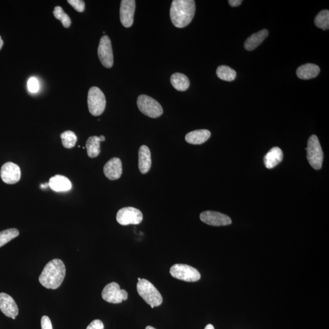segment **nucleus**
Here are the masks:
<instances>
[{"mask_svg":"<svg viewBox=\"0 0 329 329\" xmlns=\"http://www.w3.org/2000/svg\"><path fill=\"white\" fill-rule=\"evenodd\" d=\"M66 274L64 262L61 259H53L46 264L38 281L46 289L56 290L63 284Z\"/></svg>","mask_w":329,"mask_h":329,"instance_id":"obj_1","label":"nucleus"},{"mask_svg":"<svg viewBox=\"0 0 329 329\" xmlns=\"http://www.w3.org/2000/svg\"><path fill=\"white\" fill-rule=\"evenodd\" d=\"M196 10L194 0H174L170 8V19L174 27L183 28L194 19Z\"/></svg>","mask_w":329,"mask_h":329,"instance_id":"obj_2","label":"nucleus"},{"mask_svg":"<svg viewBox=\"0 0 329 329\" xmlns=\"http://www.w3.org/2000/svg\"><path fill=\"white\" fill-rule=\"evenodd\" d=\"M138 295L150 305L158 307L163 304V298L160 292L152 283L145 279H141L137 284Z\"/></svg>","mask_w":329,"mask_h":329,"instance_id":"obj_3","label":"nucleus"},{"mask_svg":"<svg viewBox=\"0 0 329 329\" xmlns=\"http://www.w3.org/2000/svg\"><path fill=\"white\" fill-rule=\"evenodd\" d=\"M305 150H307V158L310 165L317 170L320 169L323 165L324 154L317 135L310 136Z\"/></svg>","mask_w":329,"mask_h":329,"instance_id":"obj_4","label":"nucleus"},{"mask_svg":"<svg viewBox=\"0 0 329 329\" xmlns=\"http://www.w3.org/2000/svg\"><path fill=\"white\" fill-rule=\"evenodd\" d=\"M87 103L90 113L94 116H99L106 108V97L100 89L92 87L90 89L87 97Z\"/></svg>","mask_w":329,"mask_h":329,"instance_id":"obj_5","label":"nucleus"},{"mask_svg":"<svg viewBox=\"0 0 329 329\" xmlns=\"http://www.w3.org/2000/svg\"><path fill=\"white\" fill-rule=\"evenodd\" d=\"M138 109L144 115L150 118H156L163 115V107L158 101L148 95H141L137 99Z\"/></svg>","mask_w":329,"mask_h":329,"instance_id":"obj_6","label":"nucleus"},{"mask_svg":"<svg viewBox=\"0 0 329 329\" xmlns=\"http://www.w3.org/2000/svg\"><path fill=\"white\" fill-rule=\"evenodd\" d=\"M169 272L174 278L188 282L198 281L200 272L196 268L186 264H175L172 266Z\"/></svg>","mask_w":329,"mask_h":329,"instance_id":"obj_7","label":"nucleus"},{"mask_svg":"<svg viewBox=\"0 0 329 329\" xmlns=\"http://www.w3.org/2000/svg\"><path fill=\"white\" fill-rule=\"evenodd\" d=\"M102 299L105 301L112 304H120L123 300H127L128 292L120 289V285L116 282H111L105 286L101 294Z\"/></svg>","mask_w":329,"mask_h":329,"instance_id":"obj_8","label":"nucleus"},{"mask_svg":"<svg viewBox=\"0 0 329 329\" xmlns=\"http://www.w3.org/2000/svg\"><path fill=\"white\" fill-rule=\"evenodd\" d=\"M143 218L140 210L132 207L122 208L117 214V222L122 226L139 225Z\"/></svg>","mask_w":329,"mask_h":329,"instance_id":"obj_9","label":"nucleus"},{"mask_svg":"<svg viewBox=\"0 0 329 329\" xmlns=\"http://www.w3.org/2000/svg\"><path fill=\"white\" fill-rule=\"evenodd\" d=\"M98 55L100 62L104 67L110 68L114 64V55L112 48L111 40L107 35H104L100 40Z\"/></svg>","mask_w":329,"mask_h":329,"instance_id":"obj_10","label":"nucleus"},{"mask_svg":"<svg viewBox=\"0 0 329 329\" xmlns=\"http://www.w3.org/2000/svg\"><path fill=\"white\" fill-rule=\"evenodd\" d=\"M134 0H122L121 1L120 16L122 24L126 28L132 27L135 10Z\"/></svg>","mask_w":329,"mask_h":329,"instance_id":"obj_11","label":"nucleus"},{"mask_svg":"<svg viewBox=\"0 0 329 329\" xmlns=\"http://www.w3.org/2000/svg\"><path fill=\"white\" fill-rule=\"evenodd\" d=\"M0 176L4 183L16 184L20 181V177H21V170L17 164L7 163L2 166Z\"/></svg>","mask_w":329,"mask_h":329,"instance_id":"obj_12","label":"nucleus"},{"mask_svg":"<svg viewBox=\"0 0 329 329\" xmlns=\"http://www.w3.org/2000/svg\"><path fill=\"white\" fill-rule=\"evenodd\" d=\"M200 219L203 223L213 226H228L232 220L228 215L214 211H205L200 213Z\"/></svg>","mask_w":329,"mask_h":329,"instance_id":"obj_13","label":"nucleus"},{"mask_svg":"<svg viewBox=\"0 0 329 329\" xmlns=\"http://www.w3.org/2000/svg\"><path fill=\"white\" fill-rule=\"evenodd\" d=\"M0 310L6 317L15 320L19 315V308L13 298L4 293L0 294Z\"/></svg>","mask_w":329,"mask_h":329,"instance_id":"obj_14","label":"nucleus"},{"mask_svg":"<svg viewBox=\"0 0 329 329\" xmlns=\"http://www.w3.org/2000/svg\"><path fill=\"white\" fill-rule=\"evenodd\" d=\"M122 173V163L119 158L110 159L104 166L105 176L111 181L119 179Z\"/></svg>","mask_w":329,"mask_h":329,"instance_id":"obj_15","label":"nucleus"},{"mask_svg":"<svg viewBox=\"0 0 329 329\" xmlns=\"http://www.w3.org/2000/svg\"><path fill=\"white\" fill-rule=\"evenodd\" d=\"M151 151L147 146H140L138 151V168L140 173L145 174L148 173L151 167Z\"/></svg>","mask_w":329,"mask_h":329,"instance_id":"obj_16","label":"nucleus"},{"mask_svg":"<svg viewBox=\"0 0 329 329\" xmlns=\"http://www.w3.org/2000/svg\"><path fill=\"white\" fill-rule=\"evenodd\" d=\"M48 185L51 189L56 192H68L72 188L70 180L62 175H56L51 177Z\"/></svg>","mask_w":329,"mask_h":329,"instance_id":"obj_17","label":"nucleus"},{"mask_svg":"<svg viewBox=\"0 0 329 329\" xmlns=\"http://www.w3.org/2000/svg\"><path fill=\"white\" fill-rule=\"evenodd\" d=\"M211 136L209 130H199L192 131L186 135V140L187 143L192 145H201L209 139Z\"/></svg>","mask_w":329,"mask_h":329,"instance_id":"obj_18","label":"nucleus"},{"mask_svg":"<svg viewBox=\"0 0 329 329\" xmlns=\"http://www.w3.org/2000/svg\"><path fill=\"white\" fill-rule=\"evenodd\" d=\"M284 158L282 151L278 147L272 148L264 157V165L267 168L272 169L281 163Z\"/></svg>","mask_w":329,"mask_h":329,"instance_id":"obj_19","label":"nucleus"},{"mask_svg":"<svg viewBox=\"0 0 329 329\" xmlns=\"http://www.w3.org/2000/svg\"><path fill=\"white\" fill-rule=\"evenodd\" d=\"M320 72V68L315 64H306L300 66L297 69L298 78L301 79H310L317 77Z\"/></svg>","mask_w":329,"mask_h":329,"instance_id":"obj_20","label":"nucleus"},{"mask_svg":"<svg viewBox=\"0 0 329 329\" xmlns=\"http://www.w3.org/2000/svg\"><path fill=\"white\" fill-rule=\"evenodd\" d=\"M268 34L269 32L267 30L260 31V32L251 35L250 37L247 38L244 47L248 51L255 50L268 37Z\"/></svg>","mask_w":329,"mask_h":329,"instance_id":"obj_21","label":"nucleus"},{"mask_svg":"<svg viewBox=\"0 0 329 329\" xmlns=\"http://www.w3.org/2000/svg\"><path fill=\"white\" fill-rule=\"evenodd\" d=\"M106 140L104 135L99 136H92L89 137L86 142V148L87 154L91 158H97L99 156L101 153V146H100V143L101 141H103Z\"/></svg>","mask_w":329,"mask_h":329,"instance_id":"obj_22","label":"nucleus"},{"mask_svg":"<svg viewBox=\"0 0 329 329\" xmlns=\"http://www.w3.org/2000/svg\"><path fill=\"white\" fill-rule=\"evenodd\" d=\"M170 81L172 86L178 91H186L190 87L188 77L181 73H175L172 74Z\"/></svg>","mask_w":329,"mask_h":329,"instance_id":"obj_23","label":"nucleus"},{"mask_svg":"<svg viewBox=\"0 0 329 329\" xmlns=\"http://www.w3.org/2000/svg\"><path fill=\"white\" fill-rule=\"evenodd\" d=\"M218 78L225 81H232L236 78V73L233 69L226 66H218L217 70Z\"/></svg>","mask_w":329,"mask_h":329,"instance_id":"obj_24","label":"nucleus"},{"mask_svg":"<svg viewBox=\"0 0 329 329\" xmlns=\"http://www.w3.org/2000/svg\"><path fill=\"white\" fill-rule=\"evenodd\" d=\"M315 24L320 29L329 30V11L326 9L321 11L315 19Z\"/></svg>","mask_w":329,"mask_h":329,"instance_id":"obj_25","label":"nucleus"},{"mask_svg":"<svg viewBox=\"0 0 329 329\" xmlns=\"http://www.w3.org/2000/svg\"><path fill=\"white\" fill-rule=\"evenodd\" d=\"M61 138L63 145L66 148L71 149L75 146L77 142V137L71 131H66L61 134Z\"/></svg>","mask_w":329,"mask_h":329,"instance_id":"obj_26","label":"nucleus"},{"mask_svg":"<svg viewBox=\"0 0 329 329\" xmlns=\"http://www.w3.org/2000/svg\"><path fill=\"white\" fill-rule=\"evenodd\" d=\"M19 235V231L12 228L0 232V248Z\"/></svg>","mask_w":329,"mask_h":329,"instance_id":"obj_27","label":"nucleus"},{"mask_svg":"<svg viewBox=\"0 0 329 329\" xmlns=\"http://www.w3.org/2000/svg\"><path fill=\"white\" fill-rule=\"evenodd\" d=\"M53 14L56 19L60 20L64 28H68L70 27L71 24L70 18L64 11L61 7H55Z\"/></svg>","mask_w":329,"mask_h":329,"instance_id":"obj_28","label":"nucleus"},{"mask_svg":"<svg viewBox=\"0 0 329 329\" xmlns=\"http://www.w3.org/2000/svg\"><path fill=\"white\" fill-rule=\"evenodd\" d=\"M27 86L29 91L32 92V93L37 92L38 90H39L40 87L37 78H34V77H32V78L29 79V80L28 81Z\"/></svg>","mask_w":329,"mask_h":329,"instance_id":"obj_29","label":"nucleus"},{"mask_svg":"<svg viewBox=\"0 0 329 329\" xmlns=\"http://www.w3.org/2000/svg\"><path fill=\"white\" fill-rule=\"evenodd\" d=\"M67 2L78 12H84L85 2L82 0H68Z\"/></svg>","mask_w":329,"mask_h":329,"instance_id":"obj_30","label":"nucleus"},{"mask_svg":"<svg viewBox=\"0 0 329 329\" xmlns=\"http://www.w3.org/2000/svg\"><path fill=\"white\" fill-rule=\"evenodd\" d=\"M41 328L42 329H53L52 323L47 316H43L41 319Z\"/></svg>","mask_w":329,"mask_h":329,"instance_id":"obj_31","label":"nucleus"},{"mask_svg":"<svg viewBox=\"0 0 329 329\" xmlns=\"http://www.w3.org/2000/svg\"><path fill=\"white\" fill-rule=\"evenodd\" d=\"M104 326L101 320H96L90 324L87 329H104Z\"/></svg>","mask_w":329,"mask_h":329,"instance_id":"obj_32","label":"nucleus"},{"mask_svg":"<svg viewBox=\"0 0 329 329\" xmlns=\"http://www.w3.org/2000/svg\"><path fill=\"white\" fill-rule=\"evenodd\" d=\"M242 2L243 1H241V0H230V1H228L229 4L232 7H237L240 6V5L242 3Z\"/></svg>","mask_w":329,"mask_h":329,"instance_id":"obj_33","label":"nucleus"},{"mask_svg":"<svg viewBox=\"0 0 329 329\" xmlns=\"http://www.w3.org/2000/svg\"><path fill=\"white\" fill-rule=\"evenodd\" d=\"M204 329H215V328L214 327H213V325H208L206 326V327H205Z\"/></svg>","mask_w":329,"mask_h":329,"instance_id":"obj_34","label":"nucleus"},{"mask_svg":"<svg viewBox=\"0 0 329 329\" xmlns=\"http://www.w3.org/2000/svg\"><path fill=\"white\" fill-rule=\"evenodd\" d=\"M2 46H3V41H2L1 36H0V50L2 48Z\"/></svg>","mask_w":329,"mask_h":329,"instance_id":"obj_35","label":"nucleus"},{"mask_svg":"<svg viewBox=\"0 0 329 329\" xmlns=\"http://www.w3.org/2000/svg\"><path fill=\"white\" fill-rule=\"evenodd\" d=\"M145 329H156L152 327V326H147V327Z\"/></svg>","mask_w":329,"mask_h":329,"instance_id":"obj_36","label":"nucleus"},{"mask_svg":"<svg viewBox=\"0 0 329 329\" xmlns=\"http://www.w3.org/2000/svg\"><path fill=\"white\" fill-rule=\"evenodd\" d=\"M141 279V278H138V281H140Z\"/></svg>","mask_w":329,"mask_h":329,"instance_id":"obj_37","label":"nucleus"}]
</instances>
